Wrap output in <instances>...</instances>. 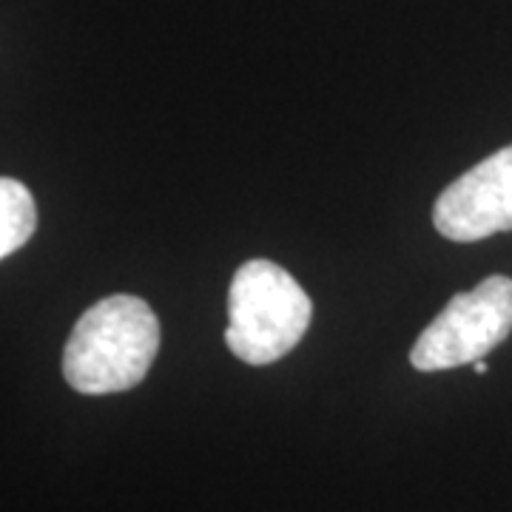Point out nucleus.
Listing matches in <instances>:
<instances>
[{"label":"nucleus","instance_id":"39448f33","mask_svg":"<svg viewBox=\"0 0 512 512\" xmlns=\"http://www.w3.org/2000/svg\"><path fill=\"white\" fill-rule=\"evenodd\" d=\"M37 208L29 188L0 177V259L15 254L35 234Z\"/></svg>","mask_w":512,"mask_h":512},{"label":"nucleus","instance_id":"f03ea898","mask_svg":"<svg viewBox=\"0 0 512 512\" xmlns=\"http://www.w3.org/2000/svg\"><path fill=\"white\" fill-rule=\"evenodd\" d=\"M311 296L271 259H251L231 279L225 345L245 365L288 356L311 325Z\"/></svg>","mask_w":512,"mask_h":512},{"label":"nucleus","instance_id":"423d86ee","mask_svg":"<svg viewBox=\"0 0 512 512\" xmlns=\"http://www.w3.org/2000/svg\"><path fill=\"white\" fill-rule=\"evenodd\" d=\"M473 365H476L478 376H484V373H487V365H484V359H478V362H473Z\"/></svg>","mask_w":512,"mask_h":512},{"label":"nucleus","instance_id":"7ed1b4c3","mask_svg":"<svg viewBox=\"0 0 512 512\" xmlns=\"http://www.w3.org/2000/svg\"><path fill=\"white\" fill-rule=\"evenodd\" d=\"M512 333V279L487 276L473 291L458 293L421 330L410 365L421 373L473 365Z\"/></svg>","mask_w":512,"mask_h":512},{"label":"nucleus","instance_id":"f257e3e1","mask_svg":"<svg viewBox=\"0 0 512 512\" xmlns=\"http://www.w3.org/2000/svg\"><path fill=\"white\" fill-rule=\"evenodd\" d=\"M160 350V322L137 296H109L74 325L63 376L83 396L123 393L146 379Z\"/></svg>","mask_w":512,"mask_h":512},{"label":"nucleus","instance_id":"20e7f679","mask_svg":"<svg viewBox=\"0 0 512 512\" xmlns=\"http://www.w3.org/2000/svg\"><path fill=\"white\" fill-rule=\"evenodd\" d=\"M433 222L441 237L453 242H478L512 231V146L490 154L444 188Z\"/></svg>","mask_w":512,"mask_h":512}]
</instances>
